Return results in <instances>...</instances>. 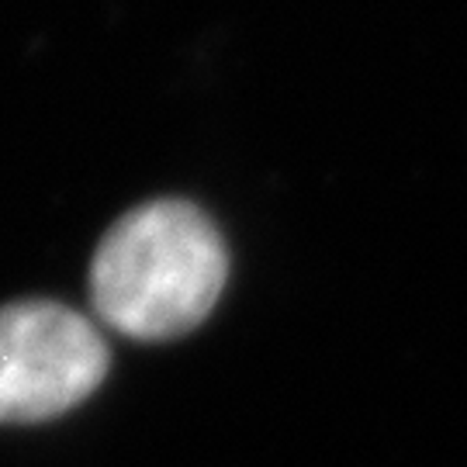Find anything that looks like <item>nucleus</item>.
<instances>
[{
    "mask_svg": "<svg viewBox=\"0 0 467 467\" xmlns=\"http://www.w3.org/2000/svg\"><path fill=\"white\" fill-rule=\"evenodd\" d=\"M229 277L215 222L187 201H150L121 215L90 264L98 316L132 339H173L201 326Z\"/></svg>",
    "mask_w": 467,
    "mask_h": 467,
    "instance_id": "nucleus-1",
    "label": "nucleus"
},
{
    "mask_svg": "<svg viewBox=\"0 0 467 467\" xmlns=\"http://www.w3.org/2000/svg\"><path fill=\"white\" fill-rule=\"evenodd\" d=\"M108 374V347L80 312L59 301L0 308V422L69 412Z\"/></svg>",
    "mask_w": 467,
    "mask_h": 467,
    "instance_id": "nucleus-2",
    "label": "nucleus"
}]
</instances>
